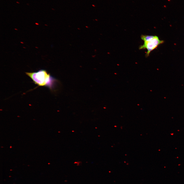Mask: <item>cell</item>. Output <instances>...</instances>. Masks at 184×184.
<instances>
[{"label":"cell","instance_id":"6da1fadb","mask_svg":"<svg viewBox=\"0 0 184 184\" xmlns=\"http://www.w3.org/2000/svg\"><path fill=\"white\" fill-rule=\"evenodd\" d=\"M26 74L39 86L46 87L50 89L53 88L57 80L45 70H41L37 72H26Z\"/></svg>","mask_w":184,"mask_h":184},{"label":"cell","instance_id":"7a4b0ae2","mask_svg":"<svg viewBox=\"0 0 184 184\" xmlns=\"http://www.w3.org/2000/svg\"><path fill=\"white\" fill-rule=\"evenodd\" d=\"M164 42L163 40H159L158 37L155 36L153 39L148 41L144 42V44L139 46V49H146L147 51L145 54V56L146 57H148L152 51Z\"/></svg>","mask_w":184,"mask_h":184},{"label":"cell","instance_id":"3957f363","mask_svg":"<svg viewBox=\"0 0 184 184\" xmlns=\"http://www.w3.org/2000/svg\"><path fill=\"white\" fill-rule=\"evenodd\" d=\"M155 36H150L146 35H141V38L142 40L144 42L148 41L153 39Z\"/></svg>","mask_w":184,"mask_h":184}]
</instances>
